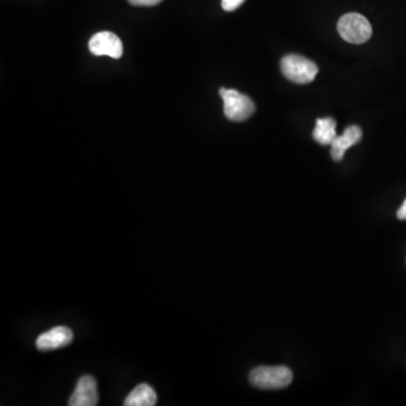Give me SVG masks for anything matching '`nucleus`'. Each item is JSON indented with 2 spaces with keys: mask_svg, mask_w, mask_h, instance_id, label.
<instances>
[{
  "mask_svg": "<svg viewBox=\"0 0 406 406\" xmlns=\"http://www.w3.org/2000/svg\"><path fill=\"white\" fill-rule=\"evenodd\" d=\"M249 382L260 390H280L293 382V371L283 365L257 367L249 374Z\"/></svg>",
  "mask_w": 406,
  "mask_h": 406,
  "instance_id": "obj_1",
  "label": "nucleus"
},
{
  "mask_svg": "<svg viewBox=\"0 0 406 406\" xmlns=\"http://www.w3.org/2000/svg\"><path fill=\"white\" fill-rule=\"evenodd\" d=\"M281 73L288 80L295 84H309L314 80L318 67L311 60L299 56V54H287L280 63Z\"/></svg>",
  "mask_w": 406,
  "mask_h": 406,
  "instance_id": "obj_2",
  "label": "nucleus"
},
{
  "mask_svg": "<svg viewBox=\"0 0 406 406\" xmlns=\"http://www.w3.org/2000/svg\"><path fill=\"white\" fill-rule=\"evenodd\" d=\"M338 32L349 43L361 44L371 38L373 27L360 14L349 13L338 19Z\"/></svg>",
  "mask_w": 406,
  "mask_h": 406,
  "instance_id": "obj_3",
  "label": "nucleus"
},
{
  "mask_svg": "<svg viewBox=\"0 0 406 406\" xmlns=\"http://www.w3.org/2000/svg\"><path fill=\"white\" fill-rule=\"evenodd\" d=\"M220 96L224 100V113L230 121L243 122L252 117L255 104L249 96L239 90L220 88Z\"/></svg>",
  "mask_w": 406,
  "mask_h": 406,
  "instance_id": "obj_4",
  "label": "nucleus"
},
{
  "mask_svg": "<svg viewBox=\"0 0 406 406\" xmlns=\"http://www.w3.org/2000/svg\"><path fill=\"white\" fill-rule=\"evenodd\" d=\"M88 48H90V51L98 57L108 56L113 59H119L123 54L122 41L117 34L108 32V31L96 33L95 36H93L88 43Z\"/></svg>",
  "mask_w": 406,
  "mask_h": 406,
  "instance_id": "obj_5",
  "label": "nucleus"
},
{
  "mask_svg": "<svg viewBox=\"0 0 406 406\" xmlns=\"http://www.w3.org/2000/svg\"><path fill=\"white\" fill-rule=\"evenodd\" d=\"M98 392L96 380L88 375L80 377L69 400V405L95 406L98 405Z\"/></svg>",
  "mask_w": 406,
  "mask_h": 406,
  "instance_id": "obj_6",
  "label": "nucleus"
},
{
  "mask_svg": "<svg viewBox=\"0 0 406 406\" xmlns=\"http://www.w3.org/2000/svg\"><path fill=\"white\" fill-rule=\"evenodd\" d=\"M73 338V334L71 328H66V326H57L46 333L41 334L36 338V348L41 351L59 349V348L69 345Z\"/></svg>",
  "mask_w": 406,
  "mask_h": 406,
  "instance_id": "obj_7",
  "label": "nucleus"
},
{
  "mask_svg": "<svg viewBox=\"0 0 406 406\" xmlns=\"http://www.w3.org/2000/svg\"><path fill=\"white\" fill-rule=\"evenodd\" d=\"M363 138V130L358 125H350L341 135H336L333 142L330 144V156L335 162L343 160L344 154L348 149L360 142Z\"/></svg>",
  "mask_w": 406,
  "mask_h": 406,
  "instance_id": "obj_8",
  "label": "nucleus"
},
{
  "mask_svg": "<svg viewBox=\"0 0 406 406\" xmlns=\"http://www.w3.org/2000/svg\"><path fill=\"white\" fill-rule=\"evenodd\" d=\"M313 138L318 144L328 146L336 138V121L333 118H322L316 120Z\"/></svg>",
  "mask_w": 406,
  "mask_h": 406,
  "instance_id": "obj_9",
  "label": "nucleus"
},
{
  "mask_svg": "<svg viewBox=\"0 0 406 406\" xmlns=\"http://www.w3.org/2000/svg\"><path fill=\"white\" fill-rule=\"evenodd\" d=\"M157 403V395L149 385L140 384L125 398V406H152Z\"/></svg>",
  "mask_w": 406,
  "mask_h": 406,
  "instance_id": "obj_10",
  "label": "nucleus"
},
{
  "mask_svg": "<svg viewBox=\"0 0 406 406\" xmlns=\"http://www.w3.org/2000/svg\"><path fill=\"white\" fill-rule=\"evenodd\" d=\"M245 0H222V9L226 11H234L243 5Z\"/></svg>",
  "mask_w": 406,
  "mask_h": 406,
  "instance_id": "obj_11",
  "label": "nucleus"
},
{
  "mask_svg": "<svg viewBox=\"0 0 406 406\" xmlns=\"http://www.w3.org/2000/svg\"><path fill=\"white\" fill-rule=\"evenodd\" d=\"M133 6H145V7H152L158 5L162 0H127Z\"/></svg>",
  "mask_w": 406,
  "mask_h": 406,
  "instance_id": "obj_12",
  "label": "nucleus"
},
{
  "mask_svg": "<svg viewBox=\"0 0 406 406\" xmlns=\"http://www.w3.org/2000/svg\"><path fill=\"white\" fill-rule=\"evenodd\" d=\"M397 218L400 220H406V199L404 200L401 208L398 209Z\"/></svg>",
  "mask_w": 406,
  "mask_h": 406,
  "instance_id": "obj_13",
  "label": "nucleus"
}]
</instances>
